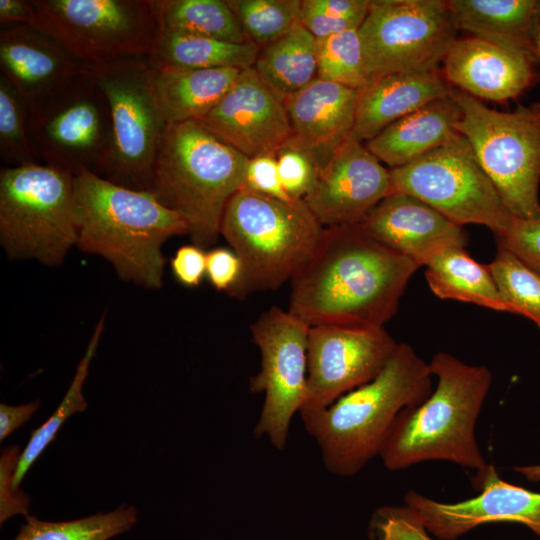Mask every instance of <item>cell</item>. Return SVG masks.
I'll return each mask as SVG.
<instances>
[{"instance_id":"c3c4849f","label":"cell","mask_w":540,"mask_h":540,"mask_svg":"<svg viewBox=\"0 0 540 540\" xmlns=\"http://www.w3.org/2000/svg\"><path fill=\"white\" fill-rule=\"evenodd\" d=\"M534 46H535L536 63L540 65V15H539L536 33H535Z\"/></svg>"},{"instance_id":"f35d334b","label":"cell","mask_w":540,"mask_h":540,"mask_svg":"<svg viewBox=\"0 0 540 540\" xmlns=\"http://www.w3.org/2000/svg\"><path fill=\"white\" fill-rule=\"evenodd\" d=\"M16 445L3 449L0 459V524L17 514L29 516L30 498L21 489L13 487V479L20 459Z\"/></svg>"},{"instance_id":"f546056e","label":"cell","mask_w":540,"mask_h":540,"mask_svg":"<svg viewBox=\"0 0 540 540\" xmlns=\"http://www.w3.org/2000/svg\"><path fill=\"white\" fill-rule=\"evenodd\" d=\"M159 30L250 42L227 0H151Z\"/></svg>"},{"instance_id":"2e32d148","label":"cell","mask_w":540,"mask_h":540,"mask_svg":"<svg viewBox=\"0 0 540 540\" xmlns=\"http://www.w3.org/2000/svg\"><path fill=\"white\" fill-rule=\"evenodd\" d=\"M472 483L479 492L473 498L444 503L409 490L404 507L436 540H457L480 525L498 522L523 524L540 537V493L502 480L489 464Z\"/></svg>"},{"instance_id":"ac0fdd59","label":"cell","mask_w":540,"mask_h":540,"mask_svg":"<svg viewBox=\"0 0 540 540\" xmlns=\"http://www.w3.org/2000/svg\"><path fill=\"white\" fill-rule=\"evenodd\" d=\"M198 123L247 158L277 155L291 137L284 103L261 80L254 67L242 70L226 94Z\"/></svg>"},{"instance_id":"b9f144b4","label":"cell","mask_w":540,"mask_h":540,"mask_svg":"<svg viewBox=\"0 0 540 540\" xmlns=\"http://www.w3.org/2000/svg\"><path fill=\"white\" fill-rule=\"evenodd\" d=\"M241 275V263L233 250L214 248L207 253L206 276L218 291L229 293Z\"/></svg>"},{"instance_id":"3957f363","label":"cell","mask_w":540,"mask_h":540,"mask_svg":"<svg viewBox=\"0 0 540 540\" xmlns=\"http://www.w3.org/2000/svg\"><path fill=\"white\" fill-rule=\"evenodd\" d=\"M433 389L429 363L409 344L398 343L374 379L327 408L300 415L320 448L327 471L349 477L379 456L397 415L424 402Z\"/></svg>"},{"instance_id":"7dc6e473","label":"cell","mask_w":540,"mask_h":540,"mask_svg":"<svg viewBox=\"0 0 540 540\" xmlns=\"http://www.w3.org/2000/svg\"><path fill=\"white\" fill-rule=\"evenodd\" d=\"M40 406V400L18 406L0 404V441L28 421Z\"/></svg>"},{"instance_id":"83f0119b","label":"cell","mask_w":540,"mask_h":540,"mask_svg":"<svg viewBox=\"0 0 540 540\" xmlns=\"http://www.w3.org/2000/svg\"><path fill=\"white\" fill-rule=\"evenodd\" d=\"M260 47L252 42L233 43L173 31H161L152 54L151 66L188 69L253 67Z\"/></svg>"},{"instance_id":"5bb4252c","label":"cell","mask_w":540,"mask_h":540,"mask_svg":"<svg viewBox=\"0 0 540 540\" xmlns=\"http://www.w3.org/2000/svg\"><path fill=\"white\" fill-rule=\"evenodd\" d=\"M253 342L261 354L259 372L249 381L252 393H264L254 428L278 450L286 447L295 413L307 398V343L310 327L288 310L273 306L251 325Z\"/></svg>"},{"instance_id":"f6af8a7d","label":"cell","mask_w":540,"mask_h":540,"mask_svg":"<svg viewBox=\"0 0 540 540\" xmlns=\"http://www.w3.org/2000/svg\"><path fill=\"white\" fill-rule=\"evenodd\" d=\"M316 10L333 17L364 20L370 0H307Z\"/></svg>"},{"instance_id":"ba28073f","label":"cell","mask_w":540,"mask_h":540,"mask_svg":"<svg viewBox=\"0 0 540 540\" xmlns=\"http://www.w3.org/2000/svg\"><path fill=\"white\" fill-rule=\"evenodd\" d=\"M449 95L461 111L458 133L508 210L516 217L540 218V103L502 112L451 86Z\"/></svg>"},{"instance_id":"74e56055","label":"cell","mask_w":540,"mask_h":540,"mask_svg":"<svg viewBox=\"0 0 540 540\" xmlns=\"http://www.w3.org/2000/svg\"><path fill=\"white\" fill-rule=\"evenodd\" d=\"M278 173L281 184L292 199H303L311 190L317 168L302 150L285 144L277 153Z\"/></svg>"},{"instance_id":"5b68a950","label":"cell","mask_w":540,"mask_h":540,"mask_svg":"<svg viewBox=\"0 0 540 540\" xmlns=\"http://www.w3.org/2000/svg\"><path fill=\"white\" fill-rule=\"evenodd\" d=\"M246 156L196 121L167 126L153 169L151 192L183 217L194 245L220 236L230 199L245 185Z\"/></svg>"},{"instance_id":"4316f807","label":"cell","mask_w":540,"mask_h":540,"mask_svg":"<svg viewBox=\"0 0 540 540\" xmlns=\"http://www.w3.org/2000/svg\"><path fill=\"white\" fill-rule=\"evenodd\" d=\"M253 67L284 102L316 79V38L299 22L283 36L260 47Z\"/></svg>"},{"instance_id":"7a4b0ae2","label":"cell","mask_w":540,"mask_h":540,"mask_svg":"<svg viewBox=\"0 0 540 540\" xmlns=\"http://www.w3.org/2000/svg\"><path fill=\"white\" fill-rule=\"evenodd\" d=\"M77 244L108 261L117 275L147 289L162 286V245L188 234L181 215L150 191L131 189L82 168L74 176Z\"/></svg>"},{"instance_id":"8fae6325","label":"cell","mask_w":540,"mask_h":540,"mask_svg":"<svg viewBox=\"0 0 540 540\" xmlns=\"http://www.w3.org/2000/svg\"><path fill=\"white\" fill-rule=\"evenodd\" d=\"M458 28L443 0H370L358 28L369 81L439 70Z\"/></svg>"},{"instance_id":"7c38bea8","label":"cell","mask_w":540,"mask_h":540,"mask_svg":"<svg viewBox=\"0 0 540 540\" xmlns=\"http://www.w3.org/2000/svg\"><path fill=\"white\" fill-rule=\"evenodd\" d=\"M390 176L393 192L412 195L461 226L483 225L496 233L513 216L460 133L425 156L390 169Z\"/></svg>"},{"instance_id":"44dd1931","label":"cell","mask_w":540,"mask_h":540,"mask_svg":"<svg viewBox=\"0 0 540 540\" xmlns=\"http://www.w3.org/2000/svg\"><path fill=\"white\" fill-rule=\"evenodd\" d=\"M359 91L316 78L284 100L291 127L286 144L305 152L317 173L352 133Z\"/></svg>"},{"instance_id":"cb8c5ba5","label":"cell","mask_w":540,"mask_h":540,"mask_svg":"<svg viewBox=\"0 0 540 540\" xmlns=\"http://www.w3.org/2000/svg\"><path fill=\"white\" fill-rule=\"evenodd\" d=\"M460 116L458 104L448 95L393 122L365 146L390 169L402 167L456 136Z\"/></svg>"},{"instance_id":"e0dca14e","label":"cell","mask_w":540,"mask_h":540,"mask_svg":"<svg viewBox=\"0 0 540 540\" xmlns=\"http://www.w3.org/2000/svg\"><path fill=\"white\" fill-rule=\"evenodd\" d=\"M392 192L390 169L351 133L303 200L323 227L352 226Z\"/></svg>"},{"instance_id":"9a60e30c","label":"cell","mask_w":540,"mask_h":540,"mask_svg":"<svg viewBox=\"0 0 540 540\" xmlns=\"http://www.w3.org/2000/svg\"><path fill=\"white\" fill-rule=\"evenodd\" d=\"M397 345L384 327H310L307 398L299 413L327 408L341 396L374 379Z\"/></svg>"},{"instance_id":"1f68e13d","label":"cell","mask_w":540,"mask_h":540,"mask_svg":"<svg viewBox=\"0 0 540 540\" xmlns=\"http://www.w3.org/2000/svg\"><path fill=\"white\" fill-rule=\"evenodd\" d=\"M104 321L105 316L103 315L94 329L85 354L77 366L75 376L60 405L44 424L31 433L29 442L21 452L14 475L13 487L15 489H20L19 486L24 476L41 453L53 441L63 423L74 413H79L86 409L87 403L83 396L82 388L104 329Z\"/></svg>"},{"instance_id":"4dcf8cb0","label":"cell","mask_w":540,"mask_h":540,"mask_svg":"<svg viewBox=\"0 0 540 540\" xmlns=\"http://www.w3.org/2000/svg\"><path fill=\"white\" fill-rule=\"evenodd\" d=\"M137 521V509L127 504L68 521H44L29 515L12 540H110L132 529Z\"/></svg>"},{"instance_id":"f1b7e54d","label":"cell","mask_w":540,"mask_h":540,"mask_svg":"<svg viewBox=\"0 0 540 540\" xmlns=\"http://www.w3.org/2000/svg\"><path fill=\"white\" fill-rule=\"evenodd\" d=\"M425 267L429 288L437 297L503 311L488 266L475 261L465 247H447L435 254Z\"/></svg>"},{"instance_id":"d590c367","label":"cell","mask_w":540,"mask_h":540,"mask_svg":"<svg viewBox=\"0 0 540 540\" xmlns=\"http://www.w3.org/2000/svg\"><path fill=\"white\" fill-rule=\"evenodd\" d=\"M0 158L5 166L40 163L28 135V109L13 85L0 74Z\"/></svg>"},{"instance_id":"603a6c76","label":"cell","mask_w":540,"mask_h":540,"mask_svg":"<svg viewBox=\"0 0 540 540\" xmlns=\"http://www.w3.org/2000/svg\"><path fill=\"white\" fill-rule=\"evenodd\" d=\"M450 85L441 72H402L369 81L359 91L352 133L365 143L393 122L447 97Z\"/></svg>"},{"instance_id":"4fadbf2b","label":"cell","mask_w":540,"mask_h":540,"mask_svg":"<svg viewBox=\"0 0 540 540\" xmlns=\"http://www.w3.org/2000/svg\"><path fill=\"white\" fill-rule=\"evenodd\" d=\"M28 135L40 163L104 177L112 150L109 103L90 71L28 113Z\"/></svg>"},{"instance_id":"484cf974","label":"cell","mask_w":540,"mask_h":540,"mask_svg":"<svg viewBox=\"0 0 540 540\" xmlns=\"http://www.w3.org/2000/svg\"><path fill=\"white\" fill-rule=\"evenodd\" d=\"M149 67L151 91L167 125L198 122L221 100L242 71L235 68L188 69L150 64Z\"/></svg>"},{"instance_id":"bcb514c9","label":"cell","mask_w":540,"mask_h":540,"mask_svg":"<svg viewBox=\"0 0 540 540\" xmlns=\"http://www.w3.org/2000/svg\"><path fill=\"white\" fill-rule=\"evenodd\" d=\"M37 25V14L31 0H0V27Z\"/></svg>"},{"instance_id":"30bf717a","label":"cell","mask_w":540,"mask_h":540,"mask_svg":"<svg viewBox=\"0 0 540 540\" xmlns=\"http://www.w3.org/2000/svg\"><path fill=\"white\" fill-rule=\"evenodd\" d=\"M109 103L112 150L104 178L150 191L156 156L167 128L150 86L146 58L90 66Z\"/></svg>"},{"instance_id":"d4e9b609","label":"cell","mask_w":540,"mask_h":540,"mask_svg":"<svg viewBox=\"0 0 540 540\" xmlns=\"http://www.w3.org/2000/svg\"><path fill=\"white\" fill-rule=\"evenodd\" d=\"M458 30L533 63L540 0H447Z\"/></svg>"},{"instance_id":"ab89813d","label":"cell","mask_w":540,"mask_h":540,"mask_svg":"<svg viewBox=\"0 0 540 540\" xmlns=\"http://www.w3.org/2000/svg\"><path fill=\"white\" fill-rule=\"evenodd\" d=\"M374 540H436L401 507L377 510L371 520Z\"/></svg>"},{"instance_id":"9c48e42d","label":"cell","mask_w":540,"mask_h":540,"mask_svg":"<svg viewBox=\"0 0 540 540\" xmlns=\"http://www.w3.org/2000/svg\"><path fill=\"white\" fill-rule=\"evenodd\" d=\"M36 27L88 66L148 58L159 34L151 0H31Z\"/></svg>"},{"instance_id":"8d00e7d4","label":"cell","mask_w":540,"mask_h":540,"mask_svg":"<svg viewBox=\"0 0 540 540\" xmlns=\"http://www.w3.org/2000/svg\"><path fill=\"white\" fill-rule=\"evenodd\" d=\"M494 235L499 248L512 252L540 276V218L512 216Z\"/></svg>"},{"instance_id":"ffe728a7","label":"cell","mask_w":540,"mask_h":540,"mask_svg":"<svg viewBox=\"0 0 540 540\" xmlns=\"http://www.w3.org/2000/svg\"><path fill=\"white\" fill-rule=\"evenodd\" d=\"M369 236L401 254L419 267L438 252L453 246L465 247L467 233L422 200L392 192L357 224Z\"/></svg>"},{"instance_id":"e575fe53","label":"cell","mask_w":540,"mask_h":540,"mask_svg":"<svg viewBox=\"0 0 540 540\" xmlns=\"http://www.w3.org/2000/svg\"><path fill=\"white\" fill-rule=\"evenodd\" d=\"M316 78L361 90L368 83L358 29L316 39Z\"/></svg>"},{"instance_id":"8992f818","label":"cell","mask_w":540,"mask_h":540,"mask_svg":"<svg viewBox=\"0 0 540 540\" xmlns=\"http://www.w3.org/2000/svg\"><path fill=\"white\" fill-rule=\"evenodd\" d=\"M323 229L303 199L283 201L245 187L239 190L228 202L220 226V235L241 263L240 278L228 294L243 299L291 281Z\"/></svg>"},{"instance_id":"836d02e7","label":"cell","mask_w":540,"mask_h":540,"mask_svg":"<svg viewBox=\"0 0 540 540\" xmlns=\"http://www.w3.org/2000/svg\"><path fill=\"white\" fill-rule=\"evenodd\" d=\"M248 41L259 47L300 22V0H227Z\"/></svg>"},{"instance_id":"7402d4cb","label":"cell","mask_w":540,"mask_h":540,"mask_svg":"<svg viewBox=\"0 0 540 540\" xmlns=\"http://www.w3.org/2000/svg\"><path fill=\"white\" fill-rule=\"evenodd\" d=\"M533 65L522 55L468 36L450 45L440 72L451 87L483 102H503L533 83Z\"/></svg>"},{"instance_id":"d6986e66","label":"cell","mask_w":540,"mask_h":540,"mask_svg":"<svg viewBox=\"0 0 540 540\" xmlns=\"http://www.w3.org/2000/svg\"><path fill=\"white\" fill-rule=\"evenodd\" d=\"M0 70L29 113L71 87L90 66L39 28L14 25L0 29Z\"/></svg>"},{"instance_id":"277c9868","label":"cell","mask_w":540,"mask_h":540,"mask_svg":"<svg viewBox=\"0 0 540 540\" xmlns=\"http://www.w3.org/2000/svg\"><path fill=\"white\" fill-rule=\"evenodd\" d=\"M430 371L437 379L421 404L395 418L379 457L390 471L441 460L473 469L487 467L475 436V425L490 390L492 374L447 352L436 353Z\"/></svg>"},{"instance_id":"60d3db41","label":"cell","mask_w":540,"mask_h":540,"mask_svg":"<svg viewBox=\"0 0 540 540\" xmlns=\"http://www.w3.org/2000/svg\"><path fill=\"white\" fill-rule=\"evenodd\" d=\"M244 187L275 199L293 200L281 184L275 154H264L248 159Z\"/></svg>"},{"instance_id":"7bdbcfd3","label":"cell","mask_w":540,"mask_h":540,"mask_svg":"<svg viewBox=\"0 0 540 540\" xmlns=\"http://www.w3.org/2000/svg\"><path fill=\"white\" fill-rule=\"evenodd\" d=\"M206 257L204 249L194 244L178 248L170 261L176 280L187 287L198 286L206 275Z\"/></svg>"},{"instance_id":"ee69618b","label":"cell","mask_w":540,"mask_h":540,"mask_svg":"<svg viewBox=\"0 0 540 540\" xmlns=\"http://www.w3.org/2000/svg\"><path fill=\"white\" fill-rule=\"evenodd\" d=\"M363 21L355 18H338L326 15L311 7L307 0H301L300 23L316 39L358 29Z\"/></svg>"},{"instance_id":"6da1fadb","label":"cell","mask_w":540,"mask_h":540,"mask_svg":"<svg viewBox=\"0 0 540 540\" xmlns=\"http://www.w3.org/2000/svg\"><path fill=\"white\" fill-rule=\"evenodd\" d=\"M418 268L359 225L324 227L290 281L288 311L309 327H384Z\"/></svg>"},{"instance_id":"52a82bcc","label":"cell","mask_w":540,"mask_h":540,"mask_svg":"<svg viewBox=\"0 0 540 540\" xmlns=\"http://www.w3.org/2000/svg\"><path fill=\"white\" fill-rule=\"evenodd\" d=\"M75 174L43 163L0 170V243L10 259L63 263L77 244Z\"/></svg>"},{"instance_id":"d6a6232c","label":"cell","mask_w":540,"mask_h":540,"mask_svg":"<svg viewBox=\"0 0 540 540\" xmlns=\"http://www.w3.org/2000/svg\"><path fill=\"white\" fill-rule=\"evenodd\" d=\"M503 312L522 315L540 329V276L512 252L499 248L487 265Z\"/></svg>"}]
</instances>
